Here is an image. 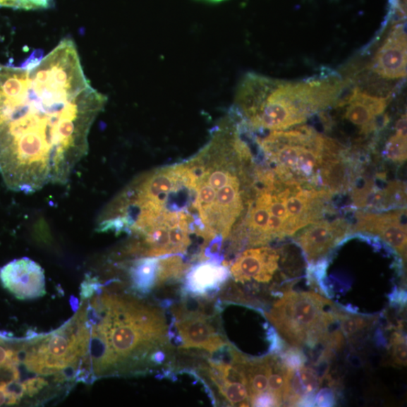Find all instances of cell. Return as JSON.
<instances>
[{
    "instance_id": "6da1fadb",
    "label": "cell",
    "mask_w": 407,
    "mask_h": 407,
    "mask_svg": "<svg viewBox=\"0 0 407 407\" xmlns=\"http://www.w3.org/2000/svg\"><path fill=\"white\" fill-rule=\"evenodd\" d=\"M107 102L71 38L19 66L0 63V177L7 188L32 194L67 183Z\"/></svg>"
},
{
    "instance_id": "7a4b0ae2",
    "label": "cell",
    "mask_w": 407,
    "mask_h": 407,
    "mask_svg": "<svg viewBox=\"0 0 407 407\" xmlns=\"http://www.w3.org/2000/svg\"><path fill=\"white\" fill-rule=\"evenodd\" d=\"M346 83L334 73L296 81L248 73L237 87L235 109L252 129L287 130L334 106Z\"/></svg>"
},
{
    "instance_id": "3957f363",
    "label": "cell",
    "mask_w": 407,
    "mask_h": 407,
    "mask_svg": "<svg viewBox=\"0 0 407 407\" xmlns=\"http://www.w3.org/2000/svg\"><path fill=\"white\" fill-rule=\"evenodd\" d=\"M90 321L104 334L116 370L145 362L161 365L173 348L170 324L156 306L104 295L93 303Z\"/></svg>"
},
{
    "instance_id": "277c9868",
    "label": "cell",
    "mask_w": 407,
    "mask_h": 407,
    "mask_svg": "<svg viewBox=\"0 0 407 407\" xmlns=\"http://www.w3.org/2000/svg\"><path fill=\"white\" fill-rule=\"evenodd\" d=\"M257 142L278 182L322 190L324 160L344 147L307 126L273 130Z\"/></svg>"
},
{
    "instance_id": "5b68a950",
    "label": "cell",
    "mask_w": 407,
    "mask_h": 407,
    "mask_svg": "<svg viewBox=\"0 0 407 407\" xmlns=\"http://www.w3.org/2000/svg\"><path fill=\"white\" fill-rule=\"evenodd\" d=\"M338 308L315 292L285 291L265 314L279 336L291 347L327 346L338 323Z\"/></svg>"
},
{
    "instance_id": "8992f818",
    "label": "cell",
    "mask_w": 407,
    "mask_h": 407,
    "mask_svg": "<svg viewBox=\"0 0 407 407\" xmlns=\"http://www.w3.org/2000/svg\"><path fill=\"white\" fill-rule=\"evenodd\" d=\"M387 34L380 35L379 45L365 68L369 84L361 87L372 94L394 95L406 78L407 37L405 18H391Z\"/></svg>"
},
{
    "instance_id": "52a82bcc",
    "label": "cell",
    "mask_w": 407,
    "mask_h": 407,
    "mask_svg": "<svg viewBox=\"0 0 407 407\" xmlns=\"http://www.w3.org/2000/svg\"><path fill=\"white\" fill-rule=\"evenodd\" d=\"M204 301H198V306L191 308L183 300L172 308L170 324L172 340L180 344V349L202 350L214 355L229 344L222 333L214 324L216 312L207 313Z\"/></svg>"
},
{
    "instance_id": "ba28073f",
    "label": "cell",
    "mask_w": 407,
    "mask_h": 407,
    "mask_svg": "<svg viewBox=\"0 0 407 407\" xmlns=\"http://www.w3.org/2000/svg\"><path fill=\"white\" fill-rule=\"evenodd\" d=\"M229 361L221 356L207 360L205 372L223 399L231 406H249L245 369L247 356L233 345L226 346Z\"/></svg>"
},
{
    "instance_id": "9c48e42d",
    "label": "cell",
    "mask_w": 407,
    "mask_h": 407,
    "mask_svg": "<svg viewBox=\"0 0 407 407\" xmlns=\"http://www.w3.org/2000/svg\"><path fill=\"white\" fill-rule=\"evenodd\" d=\"M393 98L394 95L372 94L356 85L344 98H339L334 106L360 135L368 136L380 128L382 120L388 119L384 114Z\"/></svg>"
},
{
    "instance_id": "30bf717a",
    "label": "cell",
    "mask_w": 407,
    "mask_h": 407,
    "mask_svg": "<svg viewBox=\"0 0 407 407\" xmlns=\"http://www.w3.org/2000/svg\"><path fill=\"white\" fill-rule=\"evenodd\" d=\"M405 208L396 209L387 213L358 212L356 223L351 226V232L375 235L398 252L406 262L407 229L404 223Z\"/></svg>"
},
{
    "instance_id": "8fae6325",
    "label": "cell",
    "mask_w": 407,
    "mask_h": 407,
    "mask_svg": "<svg viewBox=\"0 0 407 407\" xmlns=\"http://www.w3.org/2000/svg\"><path fill=\"white\" fill-rule=\"evenodd\" d=\"M351 225L343 218L333 221L321 219L298 231L294 241L301 248L308 262L314 264L351 233Z\"/></svg>"
},
{
    "instance_id": "7c38bea8",
    "label": "cell",
    "mask_w": 407,
    "mask_h": 407,
    "mask_svg": "<svg viewBox=\"0 0 407 407\" xmlns=\"http://www.w3.org/2000/svg\"><path fill=\"white\" fill-rule=\"evenodd\" d=\"M0 281L19 300L37 299L47 293L43 269L28 257L11 261L0 269Z\"/></svg>"
},
{
    "instance_id": "4fadbf2b",
    "label": "cell",
    "mask_w": 407,
    "mask_h": 407,
    "mask_svg": "<svg viewBox=\"0 0 407 407\" xmlns=\"http://www.w3.org/2000/svg\"><path fill=\"white\" fill-rule=\"evenodd\" d=\"M278 250L269 247L252 248L241 253L230 267L236 282L269 284L279 268Z\"/></svg>"
},
{
    "instance_id": "5bb4252c",
    "label": "cell",
    "mask_w": 407,
    "mask_h": 407,
    "mask_svg": "<svg viewBox=\"0 0 407 407\" xmlns=\"http://www.w3.org/2000/svg\"><path fill=\"white\" fill-rule=\"evenodd\" d=\"M230 272L228 267L214 260L198 262L186 274L183 296L209 298L222 290Z\"/></svg>"
},
{
    "instance_id": "9a60e30c",
    "label": "cell",
    "mask_w": 407,
    "mask_h": 407,
    "mask_svg": "<svg viewBox=\"0 0 407 407\" xmlns=\"http://www.w3.org/2000/svg\"><path fill=\"white\" fill-rule=\"evenodd\" d=\"M274 355L262 358L247 357L245 369L248 380L250 406H274L268 395L269 378Z\"/></svg>"
},
{
    "instance_id": "2e32d148",
    "label": "cell",
    "mask_w": 407,
    "mask_h": 407,
    "mask_svg": "<svg viewBox=\"0 0 407 407\" xmlns=\"http://www.w3.org/2000/svg\"><path fill=\"white\" fill-rule=\"evenodd\" d=\"M320 384V377L314 369L303 366L289 369L283 405L295 406L311 403Z\"/></svg>"
},
{
    "instance_id": "e0dca14e",
    "label": "cell",
    "mask_w": 407,
    "mask_h": 407,
    "mask_svg": "<svg viewBox=\"0 0 407 407\" xmlns=\"http://www.w3.org/2000/svg\"><path fill=\"white\" fill-rule=\"evenodd\" d=\"M159 257H140L131 262L129 276L131 287L142 294H148L159 287Z\"/></svg>"
},
{
    "instance_id": "ac0fdd59",
    "label": "cell",
    "mask_w": 407,
    "mask_h": 407,
    "mask_svg": "<svg viewBox=\"0 0 407 407\" xmlns=\"http://www.w3.org/2000/svg\"><path fill=\"white\" fill-rule=\"evenodd\" d=\"M406 114L401 116L395 125L394 134L387 140L384 154L387 159L403 163L407 157Z\"/></svg>"
},
{
    "instance_id": "d6986e66",
    "label": "cell",
    "mask_w": 407,
    "mask_h": 407,
    "mask_svg": "<svg viewBox=\"0 0 407 407\" xmlns=\"http://www.w3.org/2000/svg\"><path fill=\"white\" fill-rule=\"evenodd\" d=\"M337 322L344 336L351 337L369 329L377 321V317L346 313L337 310Z\"/></svg>"
},
{
    "instance_id": "ffe728a7",
    "label": "cell",
    "mask_w": 407,
    "mask_h": 407,
    "mask_svg": "<svg viewBox=\"0 0 407 407\" xmlns=\"http://www.w3.org/2000/svg\"><path fill=\"white\" fill-rule=\"evenodd\" d=\"M406 205V186L403 182L393 181L383 190L382 211L396 210Z\"/></svg>"
},
{
    "instance_id": "44dd1931",
    "label": "cell",
    "mask_w": 407,
    "mask_h": 407,
    "mask_svg": "<svg viewBox=\"0 0 407 407\" xmlns=\"http://www.w3.org/2000/svg\"><path fill=\"white\" fill-rule=\"evenodd\" d=\"M406 338L400 332L392 334L390 343L389 355L391 365L396 367H403L407 364Z\"/></svg>"
},
{
    "instance_id": "7402d4cb",
    "label": "cell",
    "mask_w": 407,
    "mask_h": 407,
    "mask_svg": "<svg viewBox=\"0 0 407 407\" xmlns=\"http://www.w3.org/2000/svg\"><path fill=\"white\" fill-rule=\"evenodd\" d=\"M54 0H0V8L23 10L48 9L53 6Z\"/></svg>"
},
{
    "instance_id": "603a6c76",
    "label": "cell",
    "mask_w": 407,
    "mask_h": 407,
    "mask_svg": "<svg viewBox=\"0 0 407 407\" xmlns=\"http://www.w3.org/2000/svg\"><path fill=\"white\" fill-rule=\"evenodd\" d=\"M6 390L8 395V404L17 403L26 393L25 384L16 381L6 384Z\"/></svg>"
},
{
    "instance_id": "cb8c5ba5",
    "label": "cell",
    "mask_w": 407,
    "mask_h": 407,
    "mask_svg": "<svg viewBox=\"0 0 407 407\" xmlns=\"http://www.w3.org/2000/svg\"><path fill=\"white\" fill-rule=\"evenodd\" d=\"M334 396L333 391L328 389H324L315 396V403L318 406H331L334 403Z\"/></svg>"
},
{
    "instance_id": "d4e9b609",
    "label": "cell",
    "mask_w": 407,
    "mask_h": 407,
    "mask_svg": "<svg viewBox=\"0 0 407 407\" xmlns=\"http://www.w3.org/2000/svg\"><path fill=\"white\" fill-rule=\"evenodd\" d=\"M26 393L30 396L35 395L46 387V380L42 378L29 379L24 382Z\"/></svg>"
},
{
    "instance_id": "484cf974",
    "label": "cell",
    "mask_w": 407,
    "mask_h": 407,
    "mask_svg": "<svg viewBox=\"0 0 407 407\" xmlns=\"http://www.w3.org/2000/svg\"><path fill=\"white\" fill-rule=\"evenodd\" d=\"M16 360V359L13 351L6 350L4 348L0 346V367L12 366Z\"/></svg>"
},
{
    "instance_id": "4316f807",
    "label": "cell",
    "mask_w": 407,
    "mask_h": 407,
    "mask_svg": "<svg viewBox=\"0 0 407 407\" xmlns=\"http://www.w3.org/2000/svg\"><path fill=\"white\" fill-rule=\"evenodd\" d=\"M8 401L9 399L6 390V384L3 383L0 384V406H3L5 403L8 404Z\"/></svg>"
},
{
    "instance_id": "83f0119b",
    "label": "cell",
    "mask_w": 407,
    "mask_h": 407,
    "mask_svg": "<svg viewBox=\"0 0 407 407\" xmlns=\"http://www.w3.org/2000/svg\"><path fill=\"white\" fill-rule=\"evenodd\" d=\"M390 8L396 9L404 6V0H389Z\"/></svg>"
},
{
    "instance_id": "f1b7e54d",
    "label": "cell",
    "mask_w": 407,
    "mask_h": 407,
    "mask_svg": "<svg viewBox=\"0 0 407 407\" xmlns=\"http://www.w3.org/2000/svg\"><path fill=\"white\" fill-rule=\"evenodd\" d=\"M71 300L73 302V305H72V307H73V311L75 312L77 310V308H78V302H77V300L75 299L74 297H73V296L71 297Z\"/></svg>"
},
{
    "instance_id": "f546056e",
    "label": "cell",
    "mask_w": 407,
    "mask_h": 407,
    "mask_svg": "<svg viewBox=\"0 0 407 407\" xmlns=\"http://www.w3.org/2000/svg\"><path fill=\"white\" fill-rule=\"evenodd\" d=\"M205 1L212 2V3H219L223 1V0H205Z\"/></svg>"
}]
</instances>
